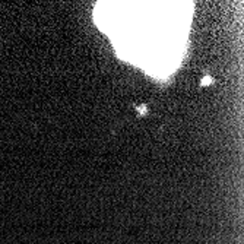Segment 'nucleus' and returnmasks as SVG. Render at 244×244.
Listing matches in <instances>:
<instances>
[{
    "mask_svg": "<svg viewBox=\"0 0 244 244\" xmlns=\"http://www.w3.org/2000/svg\"><path fill=\"white\" fill-rule=\"evenodd\" d=\"M210 84H214V79L210 78V76H205L202 79V85L203 86H208V85H210Z\"/></svg>",
    "mask_w": 244,
    "mask_h": 244,
    "instance_id": "nucleus-1",
    "label": "nucleus"
},
{
    "mask_svg": "<svg viewBox=\"0 0 244 244\" xmlns=\"http://www.w3.org/2000/svg\"><path fill=\"white\" fill-rule=\"evenodd\" d=\"M136 110H138V113L139 114H146L148 113V108H146V105H138V107H136Z\"/></svg>",
    "mask_w": 244,
    "mask_h": 244,
    "instance_id": "nucleus-2",
    "label": "nucleus"
}]
</instances>
